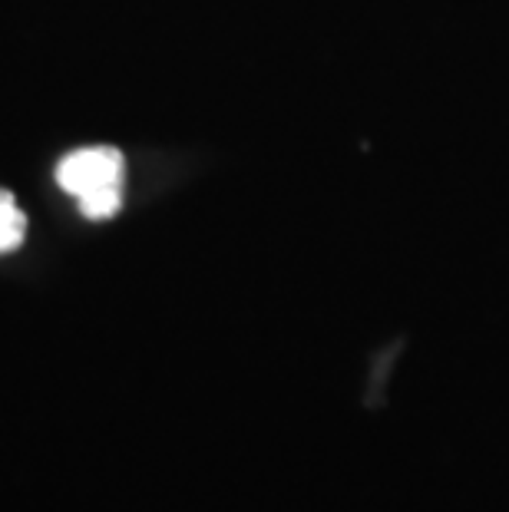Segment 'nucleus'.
<instances>
[{
  "instance_id": "2",
  "label": "nucleus",
  "mask_w": 509,
  "mask_h": 512,
  "mask_svg": "<svg viewBox=\"0 0 509 512\" xmlns=\"http://www.w3.org/2000/svg\"><path fill=\"white\" fill-rule=\"evenodd\" d=\"M24 235H27V215L20 212L14 195L0 189V255L20 248Z\"/></svg>"
},
{
  "instance_id": "1",
  "label": "nucleus",
  "mask_w": 509,
  "mask_h": 512,
  "mask_svg": "<svg viewBox=\"0 0 509 512\" xmlns=\"http://www.w3.org/2000/svg\"><path fill=\"white\" fill-rule=\"evenodd\" d=\"M123 152L113 146H90L70 152L57 166V182L80 202L86 219H113L123 205Z\"/></svg>"
}]
</instances>
